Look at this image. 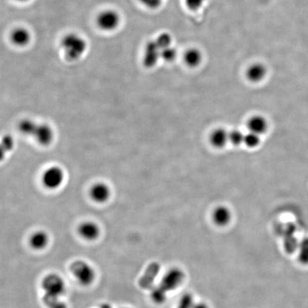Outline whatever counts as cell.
I'll use <instances>...</instances> for the list:
<instances>
[{
	"label": "cell",
	"instance_id": "1",
	"mask_svg": "<svg viewBox=\"0 0 308 308\" xmlns=\"http://www.w3.org/2000/svg\"><path fill=\"white\" fill-rule=\"evenodd\" d=\"M62 46L67 57L71 60H76L82 57L87 48V44L80 36L69 34L62 39Z\"/></svg>",
	"mask_w": 308,
	"mask_h": 308
},
{
	"label": "cell",
	"instance_id": "2",
	"mask_svg": "<svg viewBox=\"0 0 308 308\" xmlns=\"http://www.w3.org/2000/svg\"><path fill=\"white\" fill-rule=\"evenodd\" d=\"M70 271L78 282L84 286L92 285L95 279V271L92 266L84 261H76L70 266Z\"/></svg>",
	"mask_w": 308,
	"mask_h": 308
},
{
	"label": "cell",
	"instance_id": "3",
	"mask_svg": "<svg viewBox=\"0 0 308 308\" xmlns=\"http://www.w3.org/2000/svg\"><path fill=\"white\" fill-rule=\"evenodd\" d=\"M46 296L59 298L65 292V283L61 276L57 274L46 276L41 283Z\"/></svg>",
	"mask_w": 308,
	"mask_h": 308
},
{
	"label": "cell",
	"instance_id": "4",
	"mask_svg": "<svg viewBox=\"0 0 308 308\" xmlns=\"http://www.w3.org/2000/svg\"><path fill=\"white\" fill-rule=\"evenodd\" d=\"M185 278V274L179 268H172L162 278L158 287L168 293L179 287Z\"/></svg>",
	"mask_w": 308,
	"mask_h": 308
},
{
	"label": "cell",
	"instance_id": "5",
	"mask_svg": "<svg viewBox=\"0 0 308 308\" xmlns=\"http://www.w3.org/2000/svg\"><path fill=\"white\" fill-rule=\"evenodd\" d=\"M64 179V171L59 166L47 168L42 175L43 184L49 189H57L62 185Z\"/></svg>",
	"mask_w": 308,
	"mask_h": 308
},
{
	"label": "cell",
	"instance_id": "6",
	"mask_svg": "<svg viewBox=\"0 0 308 308\" xmlns=\"http://www.w3.org/2000/svg\"><path fill=\"white\" fill-rule=\"evenodd\" d=\"M120 21L118 13L113 10H106L97 17L98 26L105 31H112L118 26Z\"/></svg>",
	"mask_w": 308,
	"mask_h": 308
},
{
	"label": "cell",
	"instance_id": "7",
	"mask_svg": "<svg viewBox=\"0 0 308 308\" xmlns=\"http://www.w3.org/2000/svg\"><path fill=\"white\" fill-rule=\"evenodd\" d=\"M160 270V265L158 263H151L146 269L143 276L139 281L140 288L144 290H150L154 288V283L155 278L158 276Z\"/></svg>",
	"mask_w": 308,
	"mask_h": 308
},
{
	"label": "cell",
	"instance_id": "8",
	"mask_svg": "<svg viewBox=\"0 0 308 308\" xmlns=\"http://www.w3.org/2000/svg\"><path fill=\"white\" fill-rule=\"evenodd\" d=\"M160 58V49L155 41H149L145 48L144 64L146 67H153Z\"/></svg>",
	"mask_w": 308,
	"mask_h": 308
},
{
	"label": "cell",
	"instance_id": "9",
	"mask_svg": "<svg viewBox=\"0 0 308 308\" xmlns=\"http://www.w3.org/2000/svg\"><path fill=\"white\" fill-rule=\"evenodd\" d=\"M34 138H35L38 143L41 145L49 146L54 140V131L48 124H39L34 134Z\"/></svg>",
	"mask_w": 308,
	"mask_h": 308
},
{
	"label": "cell",
	"instance_id": "10",
	"mask_svg": "<svg viewBox=\"0 0 308 308\" xmlns=\"http://www.w3.org/2000/svg\"><path fill=\"white\" fill-rule=\"evenodd\" d=\"M90 196L93 200L97 203H105L110 198V188L106 183H96L91 188Z\"/></svg>",
	"mask_w": 308,
	"mask_h": 308
},
{
	"label": "cell",
	"instance_id": "11",
	"mask_svg": "<svg viewBox=\"0 0 308 308\" xmlns=\"http://www.w3.org/2000/svg\"><path fill=\"white\" fill-rule=\"evenodd\" d=\"M79 235L87 241H94L100 234V229L94 222L87 221L82 223L79 227Z\"/></svg>",
	"mask_w": 308,
	"mask_h": 308
},
{
	"label": "cell",
	"instance_id": "12",
	"mask_svg": "<svg viewBox=\"0 0 308 308\" xmlns=\"http://www.w3.org/2000/svg\"><path fill=\"white\" fill-rule=\"evenodd\" d=\"M267 69L262 64H254L247 70V77L251 82H259L266 76Z\"/></svg>",
	"mask_w": 308,
	"mask_h": 308
},
{
	"label": "cell",
	"instance_id": "13",
	"mask_svg": "<svg viewBox=\"0 0 308 308\" xmlns=\"http://www.w3.org/2000/svg\"><path fill=\"white\" fill-rule=\"evenodd\" d=\"M248 127L250 132L261 135L267 130V121L261 116H255L248 121Z\"/></svg>",
	"mask_w": 308,
	"mask_h": 308
},
{
	"label": "cell",
	"instance_id": "14",
	"mask_svg": "<svg viewBox=\"0 0 308 308\" xmlns=\"http://www.w3.org/2000/svg\"><path fill=\"white\" fill-rule=\"evenodd\" d=\"M213 218L215 223L218 226H226L231 221V211L226 206L218 207L213 212Z\"/></svg>",
	"mask_w": 308,
	"mask_h": 308
},
{
	"label": "cell",
	"instance_id": "15",
	"mask_svg": "<svg viewBox=\"0 0 308 308\" xmlns=\"http://www.w3.org/2000/svg\"><path fill=\"white\" fill-rule=\"evenodd\" d=\"M49 243V236L47 233L42 231H36L33 233L29 240L31 248L35 250L44 249Z\"/></svg>",
	"mask_w": 308,
	"mask_h": 308
},
{
	"label": "cell",
	"instance_id": "16",
	"mask_svg": "<svg viewBox=\"0 0 308 308\" xmlns=\"http://www.w3.org/2000/svg\"><path fill=\"white\" fill-rule=\"evenodd\" d=\"M229 142V133L225 129H216L211 135V143L218 149L223 148Z\"/></svg>",
	"mask_w": 308,
	"mask_h": 308
},
{
	"label": "cell",
	"instance_id": "17",
	"mask_svg": "<svg viewBox=\"0 0 308 308\" xmlns=\"http://www.w3.org/2000/svg\"><path fill=\"white\" fill-rule=\"evenodd\" d=\"M11 39L17 46H24L30 40V34L24 28H17L12 31Z\"/></svg>",
	"mask_w": 308,
	"mask_h": 308
},
{
	"label": "cell",
	"instance_id": "18",
	"mask_svg": "<svg viewBox=\"0 0 308 308\" xmlns=\"http://www.w3.org/2000/svg\"><path fill=\"white\" fill-rule=\"evenodd\" d=\"M202 58L203 57L201 52L197 49H190L185 53V62L190 67H195L199 65Z\"/></svg>",
	"mask_w": 308,
	"mask_h": 308
},
{
	"label": "cell",
	"instance_id": "19",
	"mask_svg": "<svg viewBox=\"0 0 308 308\" xmlns=\"http://www.w3.org/2000/svg\"><path fill=\"white\" fill-rule=\"evenodd\" d=\"M38 124L32 119H22L19 124V129L21 134L28 137H34Z\"/></svg>",
	"mask_w": 308,
	"mask_h": 308
},
{
	"label": "cell",
	"instance_id": "20",
	"mask_svg": "<svg viewBox=\"0 0 308 308\" xmlns=\"http://www.w3.org/2000/svg\"><path fill=\"white\" fill-rule=\"evenodd\" d=\"M298 259L303 265H308V238H304L299 245Z\"/></svg>",
	"mask_w": 308,
	"mask_h": 308
},
{
	"label": "cell",
	"instance_id": "21",
	"mask_svg": "<svg viewBox=\"0 0 308 308\" xmlns=\"http://www.w3.org/2000/svg\"><path fill=\"white\" fill-rule=\"evenodd\" d=\"M43 301L49 308H67V305L58 298L51 297L44 295Z\"/></svg>",
	"mask_w": 308,
	"mask_h": 308
},
{
	"label": "cell",
	"instance_id": "22",
	"mask_svg": "<svg viewBox=\"0 0 308 308\" xmlns=\"http://www.w3.org/2000/svg\"><path fill=\"white\" fill-rule=\"evenodd\" d=\"M152 293H151V297L154 303L156 304H162L165 302L166 300L167 293L164 291H162L158 286L152 288Z\"/></svg>",
	"mask_w": 308,
	"mask_h": 308
},
{
	"label": "cell",
	"instance_id": "23",
	"mask_svg": "<svg viewBox=\"0 0 308 308\" xmlns=\"http://www.w3.org/2000/svg\"><path fill=\"white\" fill-rule=\"evenodd\" d=\"M261 142V138L258 134L250 132V133L245 135L244 144L250 148H255L258 147Z\"/></svg>",
	"mask_w": 308,
	"mask_h": 308
},
{
	"label": "cell",
	"instance_id": "24",
	"mask_svg": "<svg viewBox=\"0 0 308 308\" xmlns=\"http://www.w3.org/2000/svg\"><path fill=\"white\" fill-rule=\"evenodd\" d=\"M155 41L156 44H158V46H159L160 51L171 46V36L169 34H167V33L160 34Z\"/></svg>",
	"mask_w": 308,
	"mask_h": 308
},
{
	"label": "cell",
	"instance_id": "25",
	"mask_svg": "<svg viewBox=\"0 0 308 308\" xmlns=\"http://www.w3.org/2000/svg\"><path fill=\"white\" fill-rule=\"evenodd\" d=\"M177 57V51L171 46L160 51V58L165 62H172Z\"/></svg>",
	"mask_w": 308,
	"mask_h": 308
},
{
	"label": "cell",
	"instance_id": "26",
	"mask_svg": "<svg viewBox=\"0 0 308 308\" xmlns=\"http://www.w3.org/2000/svg\"><path fill=\"white\" fill-rule=\"evenodd\" d=\"M245 135L241 131L233 130L229 133V142L235 146H238L242 143H244Z\"/></svg>",
	"mask_w": 308,
	"mask_h": 308
},
{
	"label": "cell",
	"instance_id": "27",
	"mask_svg": "<svg viewBox=\"0 0 308 308\" xmlns=\"http://www.w3.org/2000/svg\"><path fill=\"white\" fill-rule=\"evenodd\" d=\"M193 297L189 293L183 295L177 308H193Z\"/></svg>",
	"mask_w": 308,
	"mask_h": 308
},
{
	"label": "cell",
	"instance_id": "28",
	"mask_svg": "<svg viewBox=\"0 0 308 308\" xmlns=\"http://www.w3.org/2000/svg\"><path fill=\"white\" fill-rule=\"evenodd\" d=\"M14 141L12 137L5 136L2 139V142H1V149H2L1 150H2V152H10L14 148Z\"/></svg>",
	"mask_w": 308,
	"mask_h": 308
},
{
	"label": "cell",
	"instance_id": "29",
	"mask_svg": "<svg viewBox=\"0 0 308 308\" xmlns=\"http://www.w3.org/2000/svg\"><path fill=\"white\" fill-rule=\"evenodd\" d=\"M205 1V0H185V4L191 10H197L203 6Z\"/></svg>",
	"mask_w": 308,
	"mask_h": 308
},
{
	"label": "cell",
	"instance_id": "30",
	"mask_svg": "<svg viewBox=\"0 0 308 308\" xmlns=\"http://www.w3.org/2000/svg\"><path fill=\"white\" fill-rule=\"evenodd\" d=\"M144 6L150 9H156L161 4L162 0H139Z\"/></svg>",
	"mask_w": 308,
	"mask_h": 308
},
{
	"label": "cell",
	"instance_id": "31",
	"mask_svg": "<svg viewBox=\"0 0 308 308\" xmlns=\"http://www.w3.org/2000/svg\"><path fill=\"white\" fill-rule=\"evenodd\" d=\"M193 308H208V307L205 303H200L193 305Z\"/></svg>",
	"mask_w": 308,
	"mask_h": 308
},
{
	"label": "cell",
	"instance_id": "32",
	"mask_svg": "<svg viewBox=\"0 0 308 308\" xmlns=\"http://www.w3.org/2000/svg\"><path fill=\"white\" fill-rule=\"evenodd\" d=\"M100 308H112V307L108 303H104L100 306Z\"/></svg>",
	"mask_w": 308,
	"mask_h": 308
},
{
	"label": "cell",
	"instance_id": "33",
	"mask_svg": "<svg viewBox=\"0 0 308 308\" xmlns=\"http://www.w3.org/2000/svg\"></svg>",
	"mask_w": 308,
	"mask_h": 308
}]
</instances>
